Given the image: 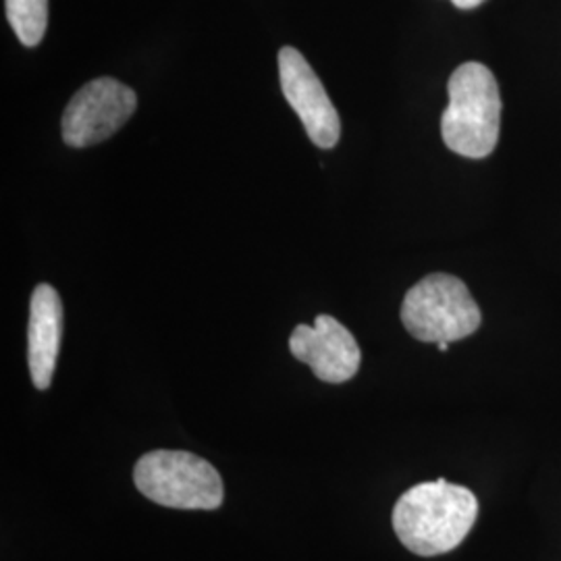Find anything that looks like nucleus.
Wrapping results in <instances>:
<instances>
[{
    "label": "nucleus",
    "instance_id": "1",
    "mask_svg": "<svg viewBox=\"0 0 561 561\" xmlns=\"http://www.w3.org/2000/svg\"><path fill=\"white\" fill-rule=\"evenodd\" d=\"M479 518L477 495L445 479L408 489L393 507V528L401 545L422 558L454 551Z\"/></svg>",
    "mask_w": 561,
    "mask_h": 561
},
{
    "label": "nucleus",
    "instance_id": "2",
    "mask_svg": "<svg viewBox=\"0 0 561 561\" xmlns=\"http://www.w3.org/2000/svg\"><path fill=\"white\" fill-rule=\"evenodd\" d=\"M449 104L442 117L445 146L466 159L489 157L502 127V96L495 76L482 62H463L447 83Z\"/></svg>",
    "mask_w": 561,
    "mask_h": 561
},
{
    "label": "nucleus",
    "instance_id": "3",
    "mask_svg": "<svg viewBox=\"0 0 561 561\" xmlns=\"http://www.w3.org/2000/svg\"><path fill=\"white\" fill-rule=\"evenodd\" d=\"M134 482L150 502L175 510H217L225 500L217 468L190 451L157 449L141 456Z\"/></svg>",
    "mask_w": 561,
    "mask_h": 561
},
{
    "label": "nucleus",
    "instance_id": "4",
    "mask_svg": "<svg viewBox=\"0 0 561 561\" xmlns=\"http://www.w3.org/2000/svg\"><path fill=\"white\" fill-rule=\"evenodd\" d=\"M481 308L463 280L435 273L419 280L403 298L401 322L424 343L460 341L479 331Z\"/></svg>",
    "mask_w": 561,
    "mask_h": 561
},
{
    "label": "nucleus",
    "instance_id": "5",
    "mask_svg": "<svg viewBox=\"0 0 561 561\" xmlns=\"http://www.w3.org/2000/svg\"><path fill=\"white\" fill-rule=\"evenodd\" d=\"M138 106L136 92L113 78H99L80 88L67 104L60 131L71 148H88L115 136Z\"/></svg>",
    "mask_w": 561,
    "mask_h": 561
},
{
    "label": "nucleus",
    "instance_id": "6",
    "mask_svg": "<svg viewBox=\"0 0 561 561\" xmlns=\"http://www.w3.org/2000/svg\"><path fill=\"white\" fill-rule=\"evenodd\" d=\"M279 80L283 96L300 117L308 138L324 150L333 148L341 136L337 108L310 62L294 46L279 50Z\"/></svg>",
    "mask_w": 561,
    "mask_h": 561
},
{
    "label": "nucleus",
    "instance_id": "7",
    "mask_svg": "<svg viewBox=\"0 0 561 561\" xmlns=\"http://www.w3.org/2000/svg\"><path fill=\"white\" fill-rule=\"evenodd\" d=\"M289 350L324 382L340 385L354 379L360 370L358 341L329 314H319L312 327L298 324L289 337Z\"/></svg>",
    "mask_w": 561,
    "mask_h": 561
},
{
    "label": "nucleus",
    "instance_id": "8",
    "mask_svg": "<svg viewBox=\"0 0 561 561\" xmlns=\"http://www.w3.org/2000/svg\"><path fill=\"white\" fill-rule=\"evenodd\" d=\"M62 335V304L59 291L46 283L38 285L30 300L27 362L36 389H48L59 360Z\"/></svg>",
    "mask_w": 561,
    "mask_h": 561
},
{
    "label": "nucleus",
    "instance_id": "9",
    "mask_svg": "<svg viewBox=\"0 0 561 561\" xmlns=\"http://www.w3.org/2000/svg\"><path fill=\"white\" fill-rule=\"evenodd\" d=\"M7 20L23 46H38L48 25V0H4Z\"/></svg>",
    "mask_w": 561,
    "mask_h": 561
},
{
    "label": "nucleus",
    "instance_id": "10",
    "mask_svg": "<svg viewBox=\"0 0 561 561\" xmlns=\"http://www.w3.org/2000/svg\"><path fill=\"white\" fill-rule=\"evenodd\" d=\"M458 9H474V7H479L482 4L484 0H451Z\"/></svg>",
    "mask_w": 561,
    "mask_h": 561
},
{
    "label": "nucleus",
    "instance_id": "11",
    "mask_svg": "<svg viewBox=\"0 0 561 561\" xmlns=\"http://www.w3.org/2000/svg\"><path fill=\"white\" fill-rule=\"evenodd\" d=\"M437 350H439V352H449V341H439V343H437Z\"/></svg>",
    "mask_w": 561,
    "mask_h": 561
}]
</instances>
